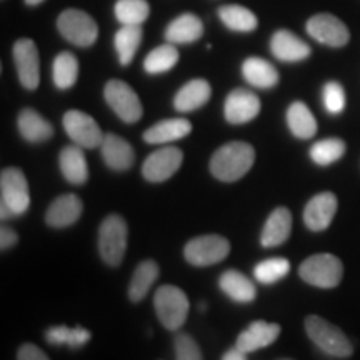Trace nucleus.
Here are the masks:
<instances>
[{"instance_id": "nucleus-29", "label": "nucleus", "mask_w": 360, "mask_h": 360, "mask_svg": "<svg viewBox=\"0 0 360 360\" xmlns=\"http://www.w3.org/2000/svg\"><path fill=\"white\" fill-rule=\"evenodd\" d=\"M287 125L297 139H304V141L317 134V120L304 102L290 103L287 110Z\"/></svg>"}, {"instance_id": "nucleus-35", "label": "nucleus", "mask_w": 360, "mask_h": 360, "mask_svg": "<svg viewBox=\"0 0 360 360\" xmlns=\"http://www.w3.org/2000/svg\"><path fill=\"white\" fill-rule=\"evenodd\" d=\"M290 262L283 257H270L267 260L255 265L254 277L255 281L264 283V285H272L283 277L289 276Z\"/></svg>"}, {"instance_id": "nucleus-19", "label": "nucleus", "mask_w": 360, "mask_h": 360, "mask_svg": "<svg viewBox=\"0 0 360 360\" xmlns=\"http://www.w3.org/2000/svg\"><path fill=\"white\" fill-rule=\"evenodd\" d=\"M270 51L282 62H300L310 56L309 44L289 30H277L270 40Z\"/></svg>"}, {"instance_id": "nucleus-25", "label": "nucleus", "mask_w": 360, "mask_h": 360, "mask_svg": "<svg viewBox=\"0 0 360 360\" xmlns=\"http://www.w3.org/2000/svg\"><path fill=\"white\" fill-rule=\"evenodd\" d=\"M204 35V24L193 13H182L165 29V39L170 44H192Z\"/></svg>"}, {"instance_id": "nucleus-37", "label": "nucleus", "mask_w": 360, "mask_h": 360, "mask_svg": "<svg viewBox=\"0 0 360 360\" xmlns=\"http://www.w3.org/2000/svg\"><path fill=\"white\" fill-rule=\"evenodd\" d=\"M323 107L328 114L337 115L345 109V92L339 82H327L322 90Z\"/></svg>"}, {"instance_id": "nucleus-10", "label": "nucleus", "mask_w": 360, "mask_h": 360, "mask_svg": "<svg viewBox=\"0 0 360 360\" xmlns=\"http://www.w3.org/2000/svg\"><path fill=\"white\" fill-rule=\"evenodd\" d=\"M64 129L72 142L82 148H97L103 141V134L94 117L82 110H69L64 115Z\"/></svg>"}, {"instance_id": "nucleus-9", "label": "nucleus", "mask_w": 360, "mask_h": 360, "mask_svg": "<svg viewBox=\"0 0 360 360\" xmlns=\"http://www.w3.org/2000/svg\"><path fill=\"white\" fill-rule=\"evenodd\" d=\"M229 252H231V242L227 238L209 233L188 240L184 247V257L195 267H209L222 262Z\"/></svg>"}, {"instance_id": "nucleus-16", "label": "nucleus", "mask_w": 360, "mask_h": 360, "mask_svg": "<svg viewBox=\"0 0 360 360\" xmlns=\"http://www.w3.org/2000/svg\"><path fill=\"white\" fill-rule=\"evenodd\" d=\"M281 326L278 323L255 321L237 337L236 347L245 354H252L255 350L265 349L272 345L281 335Z\"/></svg>"}, {"instance_id": "nucleus-28", "label": "nucleus", "mask_w": 360, "mask_h": 360, "mask_svg": "<svg viewBox=\"0 0 360 360\" xmlns=\"http://www.w3.org/2000/svg\"><path fill=\"white\" fill-rule=\"evenodd\" d=\"M157 277H159V265L154 260H143L139 264L134 270L132 278H130L129 299L132 302H142L154 285Z\"/></svg>"}, {"instance_id": "nucleus-42", "label": "nucleus", "mask_w": 360, "mask_h": 360, "mask_svg": "<svg viewBox=\"0 0 360 360\" xmlns=\"http://www.w3.org/2000/svg\"><path fill=\"white\" fill-rule=\"evenodd\" d=\"M222 360H247V354L242 352V350H238L237 347H233V349H229L227 352L222 355Z\"/></svg>"}, {"instance_id": "nucleus-40", "label": "nucleus", "mask_w": 360, "mask_h": 360, "mask_svg": "<svg viewBox=\"0 0 360 360\" xmlns=\"http://www.w3.org/2000/svg\"><path fill=\"white\" fill-rule=\"evenodd\" d=\"M17 360H51L42 349L34 344L20 345L19 352H17Z\"/></svg>"}, {"instance_id": "nucleus-43", "label": "nucleus", "mask_w": 360, "mask_h": 360, "mask_svg": "<svg viewBox=\"0 0 360 360\" xmlns=\"http://www.w3.org/2000/svg\"><path fill=\"white\" fill-rule=\"evenodd\" d=\"M44 0H25L27 6H39V4H42Z\"/></svg>"}, {"instance_id": "nucleus-44", "label": "nucleus", "mask_w": 360, "mask_h": 360, "mask_svg": "<svg viewBox=\"0 0 360 360\" xmlns=\"http://www.w3.org/2000/svg\"><path fill=\"white\" fill-rule=\"evenodd\" d=\"M278 360H294V359H278Z\"/></svg>"}, {"instance_id": "nucleus-18", "label": "nucleus", "mask_w": 360, "mask_h": 360, "mask_svg": "<svg viewBox=\"0 0 360 360\" xmlns=\"http://www.w3.org/2000/svg\"><path fill=\"white\" fill-rule=\"evenodd\" d=\"M84 210V204L79 195L75 193H65V195L57 197L45 214V222L53 229L70 227L80 219Z\"/></svg>"}, {"instance_id": "nucleus-5", "label": "nucleus", "mask_w": 360, "mask_h": 360, "mask_svg": "<svg viewBox=\"0 0 360 360\" xmlns=\"http://www.w3.org/2000/svg\"><path fill=\"white\" fill-rule=\"evenodd\" d=\"M155 314L167 330H179L187 321L191 304L186 292L175 285H162L154 295Z\"/></svg>"}, {"instance_id": "nucleus-1", "label": "nucleus", "mask_w": 360, "mask_h": 360, "mask_svg": "<svg viewBox=\"0 0 360 360\" xmlns=\"http://www.w3.org/2000/svg\"><path fill=\"white\" fill-rule=\"evenodd\" d=\"M255 162V150L247 142H229L215 150L210 159V172L222 182H237Z\"/></svg>"}, {"instance_id": "nucleus-34", "label": "nucleus", "mask_w": 360, "mask_h": 360, "mask_svg": "<svg viewBox=\"0 0 360 360\" xmlns=\"http://www.w3.org/2000/svg\"><path fill=\"white\" fill-rule=\"evenodd\" d=\"M115 17L122 25H142L150 13L147 0H117Z\"/></svg>"}, {"instance_id": "nucleus-20", "label": "nucleus", "mask_w": 360, "mask_h": 360, "mask_svg": "<svg viewBox=\"0 0 360 360\" xmlns=\"http://www.w3.org/2000/svg\"><path fill=\"white\" fill-rule=\"evenodd\" d=\"M292 232V214L285 207H277L272 214L269 215L267 222L264 225L262 236H260V244L265 249L282 245Z\"/></svg>"}, {"instance_id": "nucleus-12", "label": "nucleus", "mask_w": 360, "mask_h": 360, "mask_svg": "<svg viewBox=\"0 0 360 360\" xmlns=\"http://www.w3.org/2000/svg\"><path fill=\"white\" fill-rule=\"evenodd\" d=\"M307 34L328 47H344L350 40L347 25L332 13H317L310 17L307 22Z\"/></svg>"}, {"instance_id": "nucleus-14", "label": "nucleus", "mask_w": 360, "mask_h": 360, "mask_svg": "<svg viewBox=\"0 0 360 360\" xmlns=\"http://www.w3.org/2000/svg\"><path fill=\"white\" fill-rule=\"evenodd\" d=\"M262 103L254 92L247 89H236L229 94L224 103V115L229 124L240 125L254 120L260 114Z\"/></svg>"}, {"instance_id": "nucleus-4", "label": "nucleus", "mask_w": 360, "mask_h": 360, "mask_svg": "<svg viewBox=\"0 0 360 360\" xmlns=\"http://www.w3.org/2000/svg\"><path fill=\"white\" fill-rule=\"evenodd\" d=\"M127 240L129 229L122 215H107L98 227V252L103 262L110 267H119L127 250Z\"/></svg>"}, {"instance_id": "nucleus-36", "label": "nucleus", "mask_w": 360, "mask_h": 360, "mask_svg": "<svg viewBox=\"0 0 360 360\" xmlns=\"http://www.w3.org/2000/svg\"><path fill=\"white\" fill-rule=\"evenodd\" d=\"M345 154V142L340 139H323L310 147V159L317 165H330Z\"/></svg>"}, {"instance_id": "nucleus-41", "label": "nucleus", "mask_w": 360, "mask_h": 360, "mask_svg": "<svg viewBox=\"0 0 360 360\" xmlns=\"http://www.w3.org/2000/svg\"><path fill=\"white\" fill-rule=\"evenodd\" d=\"M17 242H19V236H17L13 229H11V227L0 229V249H2L4 252L12 249Z\"/></svg>"}, {"instance_id": "nucleus-11", "label": "nucleus", "mask_w": 360, "mask_h": 360, "mask_svg": "<svg viewBox=\"0 0 360 360\" xmlns=\"http://www.w3.org/2000/svg\"><path fill=\"white\" fill-rule=\"evenodd\" d=\"M13 62L22 87L35 90L40 84V57L37 45L30 39H19L13 44Z\"/></svg>"}, {"instance_id": "nucleus-30", "label": "nucleus", "mask_w": 360, "mask_h": 360, "mask_svg": "<svg viewBox=\"0 0 360 360\" xmlns=\"http://www.w3.org/2000/svg\"><path fill=\"white\" fill-rule=\"evenodd\" d=\"M142 42V27L141 25H122L117 30L114 37V45L119 57L120 65H129L134 60L135 53Z\"/></svg>"}, {"instance_id": "nucleus-22", "label": "nucleus", "mask_w": 360, "mask_h": 360, "mask_svg": "<svg viewBox=\"0 0 360 360\" xmlns=\"http://www.w3.org/2000/svg\"><path fill=\"white\" fill-rule=\"evenodd\" d=\"M219 287L229 299L238 304H249L257 295V289L250 278H247L244 274L236 269L225 270L219 278Z\"/></svg>"}, {"instance_id": "nucleus-27", "label": "nucleus", "mask_w": 360, "mask_h": 360, "mask_svg": "<svg viewBox=\"0 0 360 360\" xmlns=\"http://www.w3.org/2000/svg\"><path fill=\"white\" fill-rule=\"evenodd\" d=\"M242 74L250 85L259 89H272L278 84V72L270 62L260 57H249L242 64Z\"/></svg>"}, {"instance_id": "nucleus-38", "label": "nucleus", "mask_w": 360, "mask_h": 360, "mask_svg": "<svg viewBox=\"0 0 360 360\" xmlns=\"http://www.w3.org/2000/svg\"><path fill=\"white\" fill-rule=\"evenodd\" d=\"M174 350L175 360H204V355H202V350L195 339L188 334H184V332L175 335Z\"/></svg>"}, {"instance_id": "nucleus-2", "label": "nucleus", "mask_w": 360, "mask_h": 360, "mask_svg": "<svg viewBox=\"0 0 360 360\" xmlns=\"http://www.w3.org/2000/svg\"><path fill=\"white\" fill-rule=\"evenodd\" d=\"M30 207L29 182L17 167H7L0 174V217L2 220L24 215Z\"/></svg>"}, {"instance_id": "nucleus-24", "label": "nucleus", "mask_w": 360, "mask_h": 360, "mask_svg": "<svg viewBox=\"0 0 360 360\" xmlns=\"http://www.w3.org/2000/svg\"><path fill=\"white\" fill-rule=\"evenodd\" d=\"M192 132V124L187 119H167L160 120L150 129L143 132V141L147 143H154V146H160V143H169L180 141V139L187 137Z\"/></svg>"}, {"instance_id": "nucleus-31", "label": "nucleus", "mask_w": 360, "mask_h": 360, "mask_svg": "<svg viewBox=\"0 0 360 360\" xmlns=\"http://www.w3.org/2000/svg\"><path fill=\"white\" fill-rule=\"evenodd\" d=\"M219 17L225 27L236 32H252L257 29L259 20L255 13L242 6H224L219 8Z\"/></svg>"}, {"instance_id": "nucleus-33", "label": "nucleus", "mask_w": 360, "mask_h": 360, "mask_svg": "<svg viewBox=\"0 0 360 360\" xmlns=\"http://www.w3.org/2000/svg\"><path fill=\"white\" fill-rule=\"evenodd\" d=\"M179 62V51L174 47V44H164L154 49L143 60V69L147 74H164L174 69Z\"/></svg>"}, {"instance_id": "nucleus-26", "label": "nucleus", "mask_w": 360, "mask_h": 360, "mask_svg": "<svg viewBox=\"0 0 360 360\" xmlns=\"http://www.w3.org/2000/svg\"><path fill=\"white\" fill-rule=\"evenodd\" d=\"M17 127L22 137L30 143H42L52 139L53 127L34 109H24L17 119Z\"/></svg>"}, {"instance_id": "nucleus-17", "label": "nucleus", "mask_w": 360, "mask_h": 360, "mask_svg": "<svg viewBox=\"0 0 360 360\" xmlns=\"http://www.w3.org/2000/svg\"><path fill=\"white\" fill-rule=\"evenodd\" d=\"M101 154L107 167L117 172H124L134 165L135 152L134 147L115 134H105L101 143Z\"/></svg>"}, {"instance_id": "nucleus-39", "label": "nucleus", "mask_w": 360, "mask_h": 360, "mask_svg": "<svg viewBox=\"0 0 360 360\" xmlns=\"http://www.w3.org/2000/svg\"><path fill=\"white\" fill-rule=\"evenodd\" d=\"M72 328L67 326H56L45 330V340L51 345H69Z\"/></svg>"}, {"instance_id": "nucleus-7", "label": "nucleus", "mask_w": 360, "mask_h": 360, "mask_svg": "<svg viewBox=\"0 0 360 360\" xmlns=\"http://www.w3.org/2000/svg\"><path fill=\"white\" fill-rule=\"evenodd\" d=\"M57 29L62 37L77 47H90L98 35L97 22L87 12L79 8H67L58 15Z\"/></svg>"}, {"instance_id": "nucleus-32", "label": "nucleus", "mask_w": 360, "mask_h": 360, "mask_svg": "<svg viewBox=\"0 0 360 360\" xmlns=\"http://www.w3.org/2000/svg\"><path fill=\"white\" fill-rule=\"evenodd\" d=\"M53 84L57 85V89L60 90H69L74 87L79 77V62L77 57L70 52H62L58 53L53 60Z\"/></svg>"}, {"instance_id": "nucleus-3", "label": "nucleus", "mask_w": 360, "mask_h": 360, "mask_svg": "<svg viewBox=\"0 0 360 360\" xmlns=\"http://www.w3.org/2000/svg\"><path fill=\"white\" fill-rule=\"evenodd\" d=\"M304 326L309 339L330 357L347 359L354 354V345L349 337L326 319L319 317V315H309Z\"/></svg>"}, {"instance_id": "nucleus-13", "label": "nucleus", "mask_w": 360, "mask_h": 360, "mask_svg": "<svg viewBox=\"0 0 360 360\" xmlns=\"http://www.w3.org/2000/svg\"><path fill=\"white\" fill-rule=\"evenodd\" d=\"M184 154L177 147H162L152 152L142 165V175L148 182H165L182 165Z\"/></svg>"}, {"instance_id": "nucleus-15", "label": "nucleus", "mask_w": 360, "mask_h": 360, "mask_svg": "<svg viewBox=\"0 0 360 360\" xmlns=\"http://www.w3.org/2000/svg\"><path fill=\"white\" fill-rule=\"evenodd\" d=\"M335 193L332 192H321L309 200V204L304 209V224L307 225L309 231L322 232L326 231L337 212Z\"/></svg>"}, {"instance_id": "nucleus-23", "label": "nucleus", "mask_w": 360, "mask_h": 360, "mask_svg": "<svg viewBox=\"0 0 360 360\" xmlns=\"http://www.w3.org/2000/svg\"><path fill=\"white\" fill-rule=\"evenodd\" d=\"M212 89L204 79H193L175 94L174 107L179 112H193L210 101Z\"/></svg>"}, {"instance_id": "nucleus-6", "label": "nucleus", "mask_w": 360, "mask_h": 360, "mask_svg": "<svg viewBox=\"0 0 360 360\" xmlns=\"http://www.w3.org/2000/svg\"><path fill=\"white\" fill-rule=\"evenodd\" d=\"M299 277L319 289H334L344 277V265L332 254H315L300 264Z\"/></svg>"}, {"instance_id": "nucleus-21", "label": "nucleus", "mask_w": 360, "mask_h": 360, "mask_svg": "<svg viewBox=\"0 0 360 360\" xmlns=\"http://www.w3.org/2000/svg\"><path fill=\"white\" fill-rule=\"evenodd\" d=\"M58 165H60V172L67 182L74 184V186H82L89 180V165L85 160L84 148L75 143L62 148L60 155H58Z\"/></svg>"}, {"instance_id": "nucleus-8", "label": "nucleus", "mask_w": 360, "mask_h": 360, "mask_svg": "<svg viewBox=\"0 0 360 360\" xmlns=\"http://www.w3.org/2000/svg\"><path fill=\"white\" fill-rule=\"evenodd\" d=\"M103 97L112 110L120 120L127 124H135L142 119L143 107L135 90L127 82L112 79L103 87Z\"/></svg>"}]
</instances>
